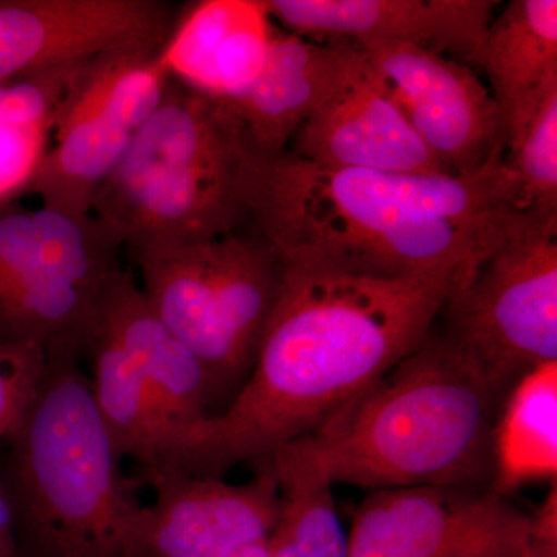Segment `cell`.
Segmentation results:
<instances>
[{
  "mask_svg": "<svg viewBox=\"0 0 557 557\" xmlns=\"http://www.w3.org/2000/svg\"><path fill=\"white\" fill-rule=\"evenodd\" d=\"M97 321L119 341L148 387L166 440L163 469L172 450L212 416L203 366L153 313L132 271L121 265L102 284Z\"/></svg>",
  "mask_w": 557,
  "mask_h": 557,
  "instance_id": "2e32d148",
  "label": "cell"
},
{
  "mask_svg": "<svg viewBox=\"0 0 557 557\" xmlns=\"http://www.w3.org/2000/svg\"><path fill=\"white\" fill-rule=\"evenodd\" d=\"M522 557H557L556 486L537 515L531 516L530 534Z\"/></svg>",
  "mask_w": 557,
  "mask_h": 557,
  "instance_id": "484cf974",
  "label": "cell"
},
{
  "mask_svg": "<svg viewBox=\"0 0 557 557\" xmlns=\"http://www.w3.org/2000/svg\"><path fill=\"white\" fill-rule=\"evenodd\" d=\"M504 163L519 211L557 215V81L504 121Z\"/></svg>",
  "mask_w": 557,
  "mask_h": 557,
  "instance_id": "cb8c5ba5",
  "label": "cell"
},
{
  "mask_svg": "<svg viewBox=\"0 0 557 557\" xmlns=\"http://www.w3.org/2000/svg\"><path fill=\"white\" fill-rule=\"evenodd\" d=\"M289 152L327 170L449 174L409 126L357 46Z\"/></svg>",
  "mask_w": 557,
  "mask_h": 557,
  "instance_id": "4fadbf2b",
  "label": "cell"
},
{
  "mask_svg": "<svg viewBox=\"0 0 557 557\" xmlns=\"http://www.w3.org/2000/svg\"><path fill=\"white\" fill-rule=\"evenodd\" d=\"M249 228L282 262L463 287L528 215L498 156L474 175L327 170L251 146ZM453 289V292H454Z\"/></svg>",
  "mask_w": 557,
  "mask_h": 557,
  "instance_id": "7a4b0ae2",
  "label": "cell"
},
{
  "mask_svg": "<svg viewBox=\"0 0 557 557\" xmlns=\"http://www.w3.org/2000/svg\"><path fill=\"white\" fill-rule=\"evenodd\" d=\"M531 516L496 491L413 486L370 491L348 557H522Z\"/></svg>",
  "mask_w": 557,
  "mask_h": 557,
  "instance_id": "30bf717a",
  "label": "cell"
},
{
  "mask_svg": "<svg viewBox=\"0 0 557 557\" xmlns=\"http://www.w3.org/2000/svg\"><path fill=\"white\" fill-rule=\"evenodd\" d=\"M131 260L150 309L203 366L218 417L255 368L284 284L281 256L251 230Z\"/></svg>",
  "mask_w": 557,
  "mask_h": 557,
  "instance_id": "8992f818",
  "label": "cell"
},
{
  "mask_svg": "<svg viewBox=\"0 0 557 557\" xmlns=\"http://www.w3.org/2000/svg\"><path fill=\"white\" fill-rule=\"evenodd\" d=\"M249 139L225 102L171 78L91 203V215L129 258L249 228Z\"/></svg>",
  "mask_w": 557,
  "mask_h": 557,
  "instance_id": "5b68a950",
  "label": "cell"
},
{
  "mask_svg": "<svg viewBox=\"0 0 557 557\" xmlns=\"http://www.w3.org/2000/svg\"><path fill=\"white\" fill-rule=\"evenodd\" d=\"M120 247L94 215L0 203V344L86 358Z\"/></svg>",
  "mask_w": 557,
  "mask_h": 557,
  "instance_id": "52a82bcc",
  "label": "cell"
},
{
  "mask_svg": "<svg viewBox=\"0 0 557 557\" xmlns=\"http://www.w3.org/2000/svg\"><path fill=\"white\" fill-rule=\"evenodd\" d=\"M81 361L49 354L38 397L10 438L3 487L17 557H150L149 507L121 471Z\"/></svg>",
  "mask_w": 557,
  "mask_h": 557,
  "instance_id": "277c9868",
  "label": "cell"
},
{
  "mask_svg": "<svg viewBox=\"0 0 557 557\" xmlns=\"http://www.w3.org/2000/svg\"><path fill=\"white\" fill-rule=\"evenodd\" d=\"M233 557H269V549H267V541L258 542V544L249 545V547L242 549Z\"/></svg>",
  "mask_w": 557,
  "mask_h": 557,
  "instance_id": "83f0119b",
  "label": "cell"
},
{
  "mask_svg": "<svg viewBox=\"0 0 557 557\" xmlns=\"http://www.w3.org/2000/svg\"><path fill=\"white\" fill-rule=\"evenodd\" d=\"M84 62L0 84V203L28 194Z\"/></svg>",
  "mask_w": 557,
  "mask_h": 557,
  "instance_id": "44dd1931",
  "label": "cell"
},
{
  "mask_svg": "<svg viewBox=\"0 0 557 557\" xmlns=\"http://www.w3.org/2000/svg\"><path fill=\"white\" fill-rule=\"evenodd\" d=\"M49 354L32 343L0 344V440L20 431L46 379Z\"/></svg>",
  "mask_w": 557,
  "mask_h": 557,
  "instance_id": "d4e9b609",
  "label": "cell"
},
{
  "mask_svg": "<svg viewBox=\"0 0 557 557\" xmlns=\"http://www.w3.org/2000/svg\"><path fill=\"white\" fill-rule=\"evenodd\" d=\"M276 28L263 0H203L178 11L160 62L171 78L230 101L259 75Z\"/></svg>",
  "mask_w": 557,
  "mask_h": 557,
  "instance_id": "e0dca14e",
  "label": "cell"
},
{
  "mask_svg": "<svg viewBox=\"0 0 557 557\" xmlns=\"http://www.w3.org/2000/svg\"><path fill=\"white\" fill-rule=\"evenodd\" d=\"M438 333L502 397L557 362V215H528L443 306Z\"/></svg>",
  "mask_w": 557,
  "mask_h": 557,
  "instance_id": "ba28073f",
  "label": "cell"
},
{
  "mask_svg": "<svg viewBox=\"0 0 557 557\" xmlns=\"http://www.w3.org/2000/svg\"><path fill=\"white\" fill-rule=\"evenodd\" d=\"M505 397L432 330L324 426L307 435L333 485L493 490Z\"/></svg>",
  "mask_w": 557,
  "mask_h": 557,
  "instance_id": "3957f363",
  "label": "cell"
},
{
  "mask_svg": "<svg viewBox=\"0 0 557 557\" xmlns=\"http://www.w3.org/2000/svg\"><path fill=\"white\" fill-rule=\"evenodd\" d=\"M493 491L507 496L536 480L555 479L557 469V362L527 373L511 388L494 434Z\"/></svg>",
  "mask_w": 557,
  "mask_h": 557,
  "instance_id": "603a6c76",
  "label": "cell"
},
{
  "mask_svg": "<svg viewBox=\"0 0 557 557\" xmlns=\"http://www.w3.org/2000/svg\"><path fill=\"white\" fill-rule=\"evenodd\" d=\"M0 557H17L13 508L2 483H0Z\"/></svg>",
  "mask_w": 557,
  "mask_h": 557,
  "instance_id": "4316f807",
  "label": "cell"
},
{
  "mask_svg": "<svg viewBox=\"0 0 557 557\" xmlns=\"http://www.w3.org/2000/svg\"><path fill=\"white\" fill-rule=\"evenodd\" d=\"M284 267L247 383L172 450L161 471L222 479L313 434L429 338L454 289L446 278Z\"/></svg>",
  "mask_w": 557,
  "mask_h": 557,
  "instance_id": "6da1fadb",
  "label": "cell"
},
{
  "mask_svg": "<svg viewBox=\"0 0 557 557\" xmlns=\"http://www.w3.org/2000/svg\"><path fill=\"white\" fill-rule=\"evenodd\" d=\"M289 33L329 42L410 44L472 62L498 2L491 0H263Z\"/></svg>",
  "mask_w": 557,
  "mask_h": 557,
  "instance_id": "9a60e30c",
  "label": "cell"
},
{
  "mask_svg": "<svg viewBox=\"0 0 557 557\" xmlns=\"http://www.w3.org/2000/svg\"><path fill=\"white\" fill-rule=\"evenodd\" d=\"M507 120L557 81V0H511L493 17L472 58Z\"/></svg>",
  "mask_w": 557,
  "mask_h": 557,
  "instance_id": "ffe728a7",
  "label": "cell"
},
{
  "mask_svg": "<svg viewBox=\"0 0 557 557\" xmlns=\"http://www.w3.org/2000/svg\"><path fill=\"white\" fill-rule=\"evenodd\" d=\"M177 16L161 0H0V84L109 51L163 49Z\"/></svg>",
  "mask_w": 557,
  "mask_h": 557,
  "instance_id": "7c38bea8",
  "label": "cell"
},
{
  "mask_svg": "<svg viewBox=\"0 0 557 557\" xmlns=\"http://www.w3.org/2000/svg\"><path fill=\"white\" fill-rule=\"evenodd\" d=\"M160 51L131 47L89 61L28 190L44 208L91 215L98 189L166 94L171 76Z\"/></svg>",
  "mask_w": 557,
  "mask_h": 557,
  "instance_id": "9c48e42d",
  "label": "cell"
},
{
  "mask_svg": "<svg viewBox=\"0 0 557 557\" xmlns=\"http://www.w3.org/2000/svg\"><path fill=\"white\" fill-rule=\"evenodd\" d=\"M262 460L278 490L277 522L267 539L269 557H348L333 482L310 438L295 440Z\"/></svg>",
  "mask_w": 557,
  "mask_h": 557,
  "instance_id": "d6986e66",
  "label": "cell"
},
{
  "mask_svg": "<svg viewBox=\"0 0 557 557\" xmlns=\"http://www.w3.org/2000/svg\"><path fill=\"white\" fill-rule=\"evenodd\" d=\"M357 47L409 126L449 174H478L504 156L500 109L467 65L410 44Z\"/></svg>",
  "mask_w": 557,
  "mask_h": 557,
  "instance_id": "8fae6325",
  "label": "cell"
},
{
  "mask_svg": "<svg viewBox=\"0 0 557 557\" xmlns=\"http://www.w3.org/2000/svg\"><path fill=\"white\" fill-rule=\"evenodd\" d=\"M255 465V479L242 485L174 469L146 478L157 494L150 557H233L267 541L277 522V482L265 460Z\"/></svg>",
  "mask_w": 557,
  "mask_h": 557,
  "instance_id": "5bb4252c",
  "label": "cell"
},
{
  "mask_svg": "<svg viewBox=\"0 0 557 557\" xmlns=\"http://www.w3.org/2000/svg\"><path fill=\"white\" fill-rule=\"evenodd\" d=\"M91 398L120 457H131L143 475L163 467L166 440L145 381L119 341L97 321L87 357Z\"/></svg>",
  "mask_w": 557,
  "mask_h": 557,
  "instance_id": "7402d4cb",
  "label": "cell"
},
{
  "mask_svg": "<svg viewBox=\"0 0 557 557\" xmlns=\"http://www.w3.org/2000/svg\"><path fill=\"white\" fill-rule=\"evenodd\" d=\"M346 46L314 44L295 33H274L256 79L239 97L222 101L256 148L263 152L288 150L338 78Z\"/></svg>",
  "mask_w": 557,
  "mask_h": 557,
  "instance_id": "ac0fdd59",
  "label": "cell"
}]
</instances>
